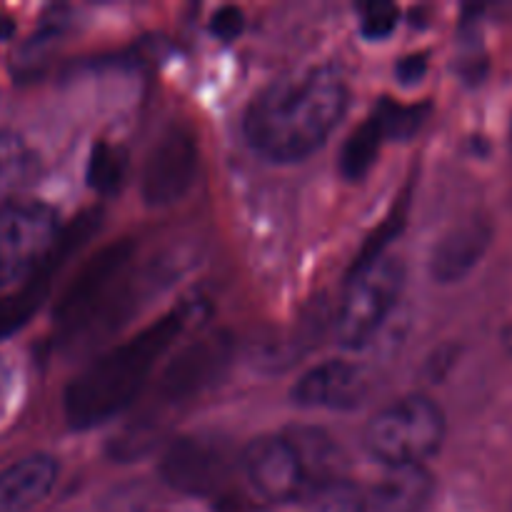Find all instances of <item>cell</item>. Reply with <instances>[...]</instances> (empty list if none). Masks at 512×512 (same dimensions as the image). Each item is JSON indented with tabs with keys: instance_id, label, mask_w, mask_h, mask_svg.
<instances>
[{
	"instance_id": "obj_1",
	"label": "cell",
	"mask_w": 512,
	"mask_h": 512,
	"mask_svg": "<svg viewBox=\"0 0 512 512\" xmlns=\"http://www.w3.org/2000/svg\"><path fill=\"white\" fill-rule=\"evenodd\" d=\"M348 105V80L335 68H315L260 90L245 110L243 135L270 163H303L328 143Z\"/></svg>"
},
{
	"instance_id": "obj_2",
	"label": "cell",
	"mask_w": 512,
	"mask_h": 512,
	"mask_svg": "<svg viewBox=\"0 0 512 512\" xmlns=\"http://www.w3.org/2000/svg\"><path fill=\"white\" fill-rule=\"evenodd\" d=\"M190 320L188 305L170 310L135 338L85 365L68 383L63 395V413L70 428L88 430L108 423L123 413L153 375L155 365L178 340Z\"/></svg>"
},
{
	"instance_id": "obj_3",
	"label": "cell",
	"mask_w": 512,
	"mask_h": 512,
	"mask_svg": "<svg viewBox=\"0 0 512 512\" xmlns=\"http://www.w3.org/2000/svg\"><path fill=\"white\" fill-rule=\"evenodd\" d=\"M443 440V410L425 395H405L370 418L363 443L385 468H415L433 458Z\"/></svg>"
},
{
	"instance_id": "obj_4",
	"label": "cell",
	"mask_w": 512,
	"mask_h": 512,
	"mask_svg": "<svg viewBox=\"0 0 512 512\" xmlns=\"http://www.w3.org/2000/svg\"><path fill=\"white\" fill-rule=\"evenodd\" d=\"M60 245V218L38 200L0 205V295L33 280Z\"/></svg>"
},
{
	"instance_id": "obj_5",
	"label": "cell",
	"mask_w": 512,
	"mask_h": 512,
	"mask_svg": "<svg viewBox=\"0 0 512 512\" xmlns=\"http://www.w3.org/2000/svg\"><path fill=\"white\" fill-rule=\"evenodd\" d=\"M405 288V263L380 258L378 263L350 273L348 288L335 318V338L345 350L368 348L398 308Z\"/></svg>"
},
{
	"instance_id": "obj_6",
	"label": "cell",
	"mask_w": 512,
	"mask_h": 512,
	"mask_svg": "<svg viewBox=\"0 0 512 512\" xmlns=\"http://www.w3.org/2000/svg\"><path fill=\"white\" fill-rule=\"evenodd\" d=\"M133 240H118L100 248L83 268L78 270L73 283L65 288L55 305V325L65 335H78L108 310L113 295L118 293L133 260Z\"/></svg>"
},
{
	"instance_id": "obj_7",
	"label": "cell",
	"mask_w": 512,
	"mask_h": 512,
	"mask_svg": "<svg viewBox=\"0 0 512 512\" xmlns=\"http://www.w3.org/2000/svg\"><path fill=\"white\" fill-rule=\"evenodd\" d=\"M238 453L228 440L213 433H193L173 440L160 460L165 485L185 495H215L238 468Z\"/></svg>"
},
{
	"instance_id": "obj_8",
	"label": "cell",
	"mask_w": 512,
	"mask_h": 512,
	"mask_svg": "<svg viewBox=\"0 0 512 512\" xmlns=\"http://www.w3.org/2000/svg\"><path fill=\"white\" fill-rule=\"evenodd\" d=\"M250 488L275 505L303 503L315 490L298 445L285 435H260L240 455Z\"/></svg>"
},
{
	"instance_id": "obj_9",
	"label": "cell",
	"mask_w": 512,
	"mask_h": 512,
	"mask_svg": "<svg viewBox=\"0 0 512 512\" xmlns=\"http://www.w3.org/2000/svg\"><path fill=\"white\" fill-rule=\"evenodd\" d=\"M200 148L195 133L175 123L148 150L140 173V193L150 208H168L183 200L195 185Z\"/></svg>"
},
{
	"instance_id": "obj_10",
	"label": "cell",
	"mask_w": 512,
	"mask_h": 512,
	"mask_svg": "<svg viewBox=\"0 0 512 512\" xmlns=\"http://www.w3.org/2000/svg\"><path fill=\"white\" fill-rule=\"evenodd\" d=\"M370 375L350 360H325L310 368L293 388V403L300 408L353 410L368 398Z\"/></svg>"
},
{
	"instance_id": "obj_11",
	"label": "cell",
	"mask_w": 512,
	"mask_h": 512,
	"mask_svg": "<svg viewBox=\"0 0 512 512\" xmlns=\"http://www.w3.org/2000/svg\"><path fill=\"white\" fill-rule=\"evenodd\" d=\"M230 358V340L223 335L203 338L185 348L160 378V403L180 405L208 390Z\"/></svg>"
},
{
	"instance_id": "obj_12",
	"label": "cell",
	"mask_w": 512,
	"mask_h": 512,
	"mask_svg": "<svg viewBox=\"0 0 512 512\" xmlns=\"http://www.w3.org/2000/svg\"><path fill=\"white\" fill-rule=\"evenodd\" d=\"M490 243H493V223L488 218L473 215L460 220L435 243L428 263L430 278L443 285L458 283L483 260Z\"/></svg>"
},
{
	"instance_id": "obj_13",
	"label": "cell",
	"mask_w": 512,
	"mask_h": 512,
	"mask_svg": "<svg viewBox=\"0 0 512 512\" xmlns=\"http://www.w3.org/2000/svg\"><path fill=\"white\" fill-rule=\"evenodd\" d=\"M60 465L53 455L33 453L0 470V512L38 508L58 483Z\"/></svg>"
},
{
	"instance_id": "obj_14",
	"label": "cell",
	"mask_w": 512,
	"mask_h": 512,
	"mask_svg": "<svg viewBox=\"0 0 512 512\" xmlns=\"http://www.w3.org/2000/svg\"><path fill=\"white\" fill-rule=\"evenodd\" d=\"M435 493V480L423 465L388 468L365 495V512H425Z\"/></svg>"
},
{
	"instance_id": "obj_15",
	"label": "cell",
	"mask_w": 512,
	"mask_h": 512,
	"mask_svg": "<svg viewBox=\"0 0 512 512\" xmlns=\"http://www.w3.org/2000/svg\"><path fill=\"white\" fill-rule=\"evenodd\" d=\"M38 173V153L15 130H0V205L33 180Z\"/></svg>"
},
{
	"instance_id": "obj_16",
	"label": "cell",
	"mask_w": 512,
	"mask_h": 512,
	"mask_svg": "<svg viewBox=\"0 0 512 512\" xmlns=\"http://www.w3.org/2000/svg\"><path fill=\"white\" fill-rule=\"evenodd\" d=\"M53 265H55V255L50 258V263L45 265L33 280H30V283L0 295V340L18 333V330L33 318L35 310L43 305L45 295H48V288H50Z\"/></svg>"
},
{
	"instance_id": "obj_17",
	"label": "cell",
	"mask_w": 512,
	"mask_h": 512,
	"mask_svg": "<svg viewBox=\"0 0 512 512\" xmlns=\"http://www.w3.org/2000/svg\"><path fill=\"white\" fill-rule=\"evenodd\" d=\"M385 143L383 128L378 125V120L370 115L360 128H355L348 135V140L343 143L340 150V175L345 180H363L370 173V168L378 160L380 148Z\"/></svg>"
},
{
	"instance_id": "obj_18",
	"label": "cell",
	"mask_w": 512,
	"mask_h": 512,
	"mask_svg": "<svg viewBox=\"0 0 512 512\" xmlns=\"http://www.w3.org/2000/svg\"><path fill=\"white\" fill-rule=\"evenodd\" d=\"M430 115L428 103L403 105L395 100L383 98L373 110V118L383 128L385 140H408L418 133Z\"/></svg>"
},
{
	"instance_id": "obj_19",
	"label": "cell",
	"mask_w": 512,
	"mask_h": 512,
	"mask_svg": "<svg viewBox=\"0 0 512 512\" xmlns=\"http://www.w3.org/2000/svg\"><path fill=\"white\" fill-rule=\"evenodd\" d=\"M125 170H128V160L118 145H110L105 140L95 143L88 163L90 188L98 190L100 195L118 193L125 180Z\"/></svg>"
},
{
	"instance_id": "obj_20",
	"label": "cell",
	"mask_w": 512,
	"mask_h": 512,
	"mask_svg": "<svg viewBox=\"0 0 512 512\" xmlns=\"http://www.w3.org/2000/svg\"><path fill=\"white\" fill-rule=\"evenodd\" d=\"M300 505V512H365V495L343 478L315 488Z\"/></svg>"
},
{
	"instance_id": "obj_21",
	"label": "cell",
	"mask_w": 512,
	"mask_h": 512,
	"mask_svg": "<svg viewBox=\"0 0 512 512\" xmlns=\"http://www.w3.org/2000/svg\"><path fill=\"white\" fill-rule=\"evenodd\" d=\"M405 213H408V198H400L398 203H395V208L390 210L388 218L380 223V228L375 230L368 240H365V245L360 248L358 258H355V263H353V273L355 270H363V268H368V265L378 263L380 258H385V250H388V245L393 243V240L398 238L400 230H403Z\"/></svg>"
},
{
	"instance_id": "obj_22",
	"label": "cell",
	"mask_w": 512,
	"mask_h": 512,
	"mask_svg": "<svg viewBox=\"0 0 512 512\" xmlns=\"http://www.w3.org/2000/svg\"><path fill=\"white\" fill-rule=\"evenodd\" d=\"M400 10L393 3H368L363 5V20L360 30L370 40H385L398 28Z\"/></svg>"
},
{
	"instance_id": "obj_23",
	"label": "cell",
	"mask_w": 512,
	"mask_h": 512,
	"mask_svg": "<svg viewBox=\"0 0 512 512\" xmlns=\"http://www.w3.org/2000/svg\"><path fill=\"white\" fill-rule=\"evenodd\" d=\"M245 28L243 10L233 8V5H225V8L215 10L213 20H210V30L218 35L220 40H235Z\"/></svg>"
},
{
	"instance_id": "obj_24",
	"label": "cell",
	"mask_w": 512,
	"mask_h": 512,
	"mask_svg": "<svg viewBox=\"0 0 512 512\" xmlns=\"http://www.w3.org/2000/svg\"><path fill=\"white\" fill-rule=\"evenodd\" d=\"M425 70H428V55L425 53H410L405 58L398 60L395 65V75L403 85H415L423 80Z\"/></svg>"
},
{
	"instance_id": "obj_25",
	"label": "cell",
	"mask_w": 512,
	"mask_h": 512,
	"mask_svg": "<svg viewBox=\"0 0 512 512\" xmlns=\"http://www.w3.org/2000/svg\"><path fill=\"white\" fill-rule=\"evenodd\" d=\"M455 358H458V353H455L453 345H445V348H440L438 353L430 355L428 365H425V373L430 375L433 383H440V378H445L448 370L455 365Z\"/></svg>"
},
{
	"instance_id": "obj_26",
	"label": "cell",
	"mask_w": 512,
	"mask_h": 512,
	"mask_svg": "<svg viewBox=\"0 0 512 512\" xmlns=\"http://www.w3.org/2000/svg\"><path fill=\"white\" fill-rule=\"evenodd\" d=\"M503 343H505V348H508V353L512 355V323L508 325V328H505V333H503Z\"/></svg>"
},
{
	"instance_id": "obj_27",
	"label": "cell",
	"mask_w": 512,
	"mask_h": 512,
	"mask_svg": "<svg viewBox=\"0 0 512 512\" xmlns=\"http://www.w3.org/2000/svg\"><path fill=\"white\" fill-rule=\"evenodd\" d=\"M3 378H5V375H3V365H0V388H3Z\"/></svg>"
},
{
	"instance_id": "obj_28",
	"label": "cell",
	"mask_w": 512,
	"mask_h": 512,
	"mask_svg": "<svg viewBox=\"0 0 512 512\" xmlns=\"http://www.w3.org/2000/svg\"><path fill=\"white\" fill-rule=\"evenodd\" d=\"M168 512H185V510H168Z\"/></svg>"
}]
</instances>
